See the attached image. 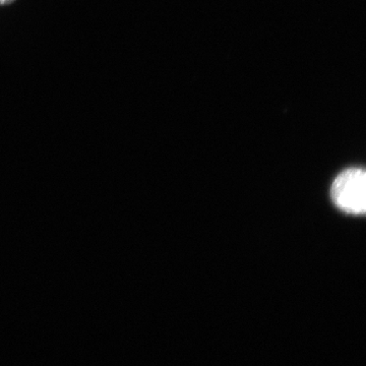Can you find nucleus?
Here are the masks:
<instances>
[{
	"mask_svg": "<svg viewBox=\"0 0 366 366\" xmlns=\"http://www.w3.org/2000/svg\"><path fill=\"white\" fill-rule=\"evenodd\" d=\"M334 204L341 211L362 215L366 211V177L365 170L351 168L340 173L331 187Z\"/></svg>",
	"mask_w": 366,
	"mask_h": 366,
	"instance_id": "1",
	"label": "nucleus"
}]
</instances>
